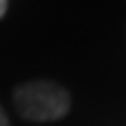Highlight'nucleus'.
I'll list each match as a JSON object with an SVG mask.
<instances>
[{
    "instance_id": "f257e3e1",
    "label": "nucleus",
    "mask_w": 126,
    "mask_h": 126,
    "mask_svg": "<svg viewBox=\"0 0 126 126\" xmlns=\"http://www.w3.org/2000/svg\"><path fill=\"white\" fill-rule=\"evenodd\" d=\"M13 104L22 120L55 122L71 109V95L64 86L49 80H31L13 91Z\"/></svg>"
},
{
    "instance_id": "f03ea898",
    "label": "nucleus",
    "mask_w": 126,
    "mask_h": 126,
    "mask_svg": "<svg viewBox=\"0 0 126 126\" xmlns=\"http://www.w3.org/2000/svg\"><path fill=\"white\" fill-rule=\"evenodd\" d=\"M0 126H11V124H9V117H7V113L2 111V106H0Z\"/></svg>"
},
{
    "instance_id": "7ed1b4c3",
    "label": "nucleus",
    "mask_w": 126,
    "mask_h": 126,
    "mask_svg": "<svg viewBox=\"0 0 126 126\" xmlns=\"http://www.w3.org/2000/svg\"><path fill=\"white\" fill-rule=\"evenodd\" d=\"M7 7H9V0H0V18L7 13Z\"/></svg>"
}]
</instances>
